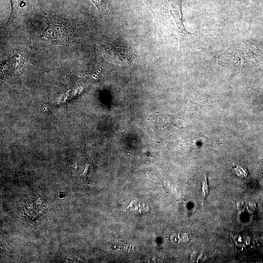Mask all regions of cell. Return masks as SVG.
<instances>
[{
	"label": "cell",
	"mask_w": 263,
	"mask_h": 263,
	"mask_svg": "<svg viewBox=\"0 0 263 263\" xmlns=\"http://www.w3.org/2000/svg\"><path fill=\"white\" fill-rule=\"evenodd\" d=\"M168 18L170 23L177 33L180 44L181 45L192 35L188 32L184 27L182 14L180 6L170 7L169 10Z\"/></svg>",
	"instance_id": "1"
},
{
	"label": "cell",
	"mask_w": 263,
	"mask_h": 263,
	"mask_svg": "<svg viewBox=\"0 0 263 263\" xmlns=\"http://www.w3.org/2000/svg\"><path fill=\"white\" fill-rule=\"evenodd\" d=\"M127 209L136 215H142L148 212L149 207L146 203L138 200H133L127 207Z\"/></svg>",
	"instance_id": "2"
},
{
	"label": "cell",
	"mask_w": 263,
	"mask_h": 263,
	"mask_svg": "<svg viewBox=\"0 0 263 263\" xmlns=\"http://www.w3.org/2000/svg\"><path fill=\"white\" fill-rule=\"evenodd\" d=\"M11 5V13L8 22L14 21L17 17L18 10L20 6L21 0H10Z\"/></svg>",
	"instance_id": "3"
},
{
	"label": "cell",
	"mask_w": 263,
	"mask_h": 263,
	"mask_svg": "<svg viewBox=\"0 0 263 263\" xmlns=\"http://www.w3.org/2000/svg\"><path fill=\"white\" fill-rule=\"evenodd\" d=\"M97 7L101 18L104 15L106 8V2L105 0H90Z\"/></svg>",
	"instance_id": "4"
},
{
	"label": "cell",
	"mask_w": 263,
	"mask_h": 263,
	"mask_svg": "<svg viewBox=\"0 0 263 263\" xmlns=\"http://www.w3.org/2000/svg\"><path fill=\"white\" fill-rule=\"evenodd\" d=\"M209 192V187L207 180V175L205 177L202 186V197L203 199H205L207 196Z\"/></svg>",
	"instance_id": "5"
}]
</instances>
